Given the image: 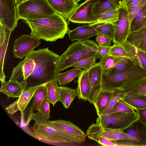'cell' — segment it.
Returning <instances> with one entry per match:
<instances>
[{
	"label": "cell",
	"mask_w": 146,
	"mask_h": 146,
	"mask_svg": "<svg viewBox=\"0 0 146 146\" xmlns=\"http://www.w3.org/2000/svg\"><path fill=\"white\" fill-rule=\"evenodd\" d=\"M111 46H98V53L103 56L109 54Z\"/></svg>",
	"instance_id": "bcb514c9"
},
{
	"label": "cell",
	"mask_w": 146,
	"mask_h": 146,
	"mask_svg": "<svg viewBox=\"0 0 146 146\" xmlns=\"http://www.w3.org/2000/svg\"><path fill=\"white\" fill-rule=\"evenodd\" d=\"M41 43L40 40L33 36L23 35L13 42V51L14 56L22 59Z\"/></svg>",
	"instance_id": "8fae6325"
},
{
	"label": "cell",
	"mask_w": 146,
	"mask_h": 146,
	"mask_svg": "<svg viewBox=\"0 0 146 146\" xmlns=\"http://www.w3.org/2000/svg\"><path fill=\"white\" fill-rule=\"evenodd\" d=\"M46 84L40 85L35 93L31 108V113L37 111L42 102L46 99Z\"/></svg>",
	"instance_id": "d6a6232c"
},
{
	"label": "cell",
	"mask_w": 146,
	"mask_h": 146,
	"mask_svg": "<svg viewBox=\"0 0 146 146\" xmlns=\"http://www.w3.org/2000/svg\"><path fill=\"white\" fill-rule=\"evenodd\" d=\"M39 86L30 87L23 90L18 98L6 108L7 112L13 114L19 111L22 114Z\"/></svg>",
	"instance_id": "5bb4252c"
},
{
	"label": "cell",
	"mask_w": 146,
	"mask_h": 146,
	"mask_svg": "<svg viewBox=\"0 0 146 146\" xmlns=\"http://www.w3.org/2000/svg\"><path fill=\"white\" fill-rule=\"evenodd\" d=\"M118 18L111 22L114 27V36L112 40L114 44L121 45L126 40L130 32L128 11L124 6L118 7Z\"/></svg>",
	"instance_id": "9c48e42d"
},
{
	"label": "cell",
	"mask_w": 146,
	"mask_h": 146,
	"mask_svg": "<svg viewBox=\"0 0 146 146\" xmlns=\"http://www.w3.org/2000/svg\"><path fill=\"white\" fill-rule=\"evenodd\" d=\"M139 118L137 112H115L98 116L96 123L102 127L111 128L123 131Z\"/></svg>",
	"instance_id": "52a82bcc"
},
{
	"label": "cell",
	"mask_w": 146,
	"mask_h": 146,
	"mask_svg": "<svg viewBox=\"0 0 146 146\" xmlns=\"http://www.w3.org/2000/svg\"><path fill=\"white\" fill-rule=\"evenodd\" d=\"M146 96V95H145Z\"/></svg>",
	"instance_id": "db71d44e"
},
{
	"label": "cell",
	"mask_w": 146,
	"mask_h": 146,
	"mask_svg": "<svg viewBox=\"0 0 146 146\" xmlns=\"http://www.w3.org/2000/svg\"><path fill=\"white\" fill-rule=\"evenodd\" d=\"M116 4L118 7L119 6V0H109Z\"/></svg>",
	"instance_id": "681fc988"
},
{
	"label": "cell",
	"mask_w": 146,
	"mask_h": 146,
	"mask_svg": "<svg viewBox=\"0 0 146 146\" xmlns=\"http://www.w3.org/2000/svg\"><path fill=\"white\" fill-rule=\"evenodd\" d=\"M30 119L35 121L32 129L35 137L39 140L57 146H74L75 144H80L38 111L31 113Z\"/></svg>",
	"instance_id": "3957f363"
},
{
	"label": "cell",
	"mask_w": 146,
	"mask_h": 146,
	"mask_svg": "<svg viewBox=\"0 0 146 146\" xmlns=\"http://www.w3.org/2000/svg\"><path fill=\"white\" fill-rule=\"evenodd\" d=\"M91 86L90 102L93 104V101L102 89L103 71L99 63L88 71Z\"/></svg>",
	"instance_id": "9a60e30c"
},
{
	"label": "cell",
	"mask_w": 146,
	"mask_h": 146,
	"mask_svg": "<svg viewBox=\"0 0 146 146\" xmlns=\"http://www.w3.org/2000/svg\"><path fill=\"white\" fill-rule=\"evenodd\" d=\"M98 32L90 24L84 25L71 31L68 33L69 39L72 41H83L96 36Z\"/></svg>",
	"instance_id": "ffe728a7"
},
{
	"label": "cell",
	"mask_w": 146,
	"mask_h": 146,
	"mask_svg": "<svg viewBox=\"0 0 146 146\" xmlns=\"http://www.w3.org/2000/svg\"><path fill=\"white\" fill-rule=\"evenodd\" d=\"M112 40L109 36L98 33L96 35V42L99 45L108 46L111 44Z\"/></svg>",
	"instance_id": "7bdbcfd3"
},
{
	"label": "cell",
	"mask_w": 146,
	"mask_h": 146,
	"mask_svg": "<svg viewBox=\"0 0 146 146\" xmlns=\"http://www.w3.org/2000/svg\"><path fill=\"white\" fill-rule=\"evenodd\" d=\"M50 104L49 101L46 99L42 102L37 110L39 113L48 119L50 117Z\"/></svg>",
	"instance_id": "b9f144b4"
},
{
	"label": "cell",
	"mask_w": 146,
	"mask_h": 146,
	"mask_svg": "<svg viewBox=\"0 0 146 146\" xmlns=\"http://www.w3.org/2000/svg\"><path fill=\"white\" fill-rule=\"evenodd\" d=\"M125 94V92L121 89H119L114 91L108 106L102 115L110 113L118 101Z\"/></svg>",
	"instance_id": "d590c367"
},
{
	"label": "cell",
	"mask_w": 146,
	"mask_h": 146,
	"mask_svg": "<svg viewBox=\"0 0 146 146\" xmlns=\"http://www.w3.org/2000/svg\"><path fill=\"white\" fill-rule=\"evenodd\" d=\"M138 64L134 60L128 58H123L118 61L108 72L107 74H115L128 71Z\"/></svg>",
	"instance_id": "83f0119b"
},
{
	"label": "cell",
	"mask_w": 146,
	"mask_h": 146,
	"mask_svg": "<svg viewBox=\"0 0 146 146\" xmlns=\"http://www.w3.org/2000/svg\"><path fill=\"white\" fill-rule=\"evenodd\" d=\"M27 0H23V1H27Z\"/></svg>",
	"instance_id": "f5cc1de1"
},
{
	"label": "cell",
	"mask_w": 146,
	"mask_h": 146,
	"mask_svg": "<svg viewBox=\"0 0 146 146\" xmlns=\"http://www.w3.org/2000/svg\"><path fill=\"white\" fill-rule=\"evenodd\" d=\"M98 46L94 41L89 40L73 43L59 56V72L70 67L73 64L85 58L95 57L98 59L102 58V56L98 52Z\"/></svg>",
	"instance_id": "277c9868"
},
{
	"label": "cell",
	"mask_w": 146,
	"mask_h": 146,
	"mask_svg": "<svg viewBox=\"0 0 146 146\" xmlns=\"http://www.w3.org/2000/svg\"><path fill=\"white\" fill-rule=\"evenodd\" d=\"M146 4V0H142L137 5L133 7L127 8L130 23L137 14Z\"/></svg>",
	"instance_id": "60d3db41"
},
{
	"label": "cell",
	"mask_w": 146,
	"mask_h": 146,
	"mask_svg": "<svg viewBox=\"0 0 146 146\" xmlns=\"http://www.w3.org/2000/svg\"><path fill=\"white\" fill-rule=\"evenodd\" d=\"M88 138L91 140H94L102 146H117L113 141L91 133H86Z\"/></svg>",
	"instance_id": "ab89813d"
},
{
	"label": "cell",
	"mask_w": 146,
	"mask_h": 146,
	"mask_svg": "<svg viewBox=\"0 0 146 146\" xmlns=\"http://www.w3.org/2000/svg\"><path fill=\"white\" fill-rule=\"evenodd\" d=\"M12 31L0 24V80L1 85L5 81L3 68L6 50Z\"/></svg>",
	"instance_id": "ac0fdd59"
},
{
	"label": "cell",
	"mask_w": 146,
	"mask_h": 146,
	"mask_svg": "<svg viewBox=\"0 0 146 146\" xmlns=\"http://www.w3.org/2000/svg\"><path fill=\"white\" fill-rule=\"evenodd\" d=\"M142 0H129L124 5L126 8L133 7L139 4Z\"/></svg>",
	"instance_id": "7dc6e473"
},
{
	"label": "cell",
	"mask_w": 146,
	"mask_h": 146,
	"mask_svg": "<svg viewBox=\"0 0 146 146\" xmlns=\"http://www.w3.org/2000/svg\"><path fill=\"white\" fill-rule=\"evenodd\" d=\"M139 117V119L146 126V108L136 110Z\"/></svg>",
	"instance_id": "f6af8a7d"
},
{
	"label": "cell",
	"mask_w": 146,
	"mask_h": 146,
	"mask_svg": "<svg viewBox=\"0 0 146 146\" xmlns=\"http://www.w3.org/2000/svg\"><path fill=\"white\" fill-rule=\"evenodd\" d=\"M56 80L50 81L46 84V99L53 106L59 101L58 86Z\"/></svg>",
	"instance_id": "4dcf8cb0"
},
{
	"label": "cell",
	"mask_w": 146,
	"mask_h": 146,
	"mask_svg": "<svg viewBox=\"0 0 146 146\" xmlns=\"http://www.w3.org/2000/svg\"><path fill=\"white\" fill-rule=\"evenodd\" d=\"M14 0H0V24L13 31L19 20Z\"/></svg>",
	"instance_id": "30bf717a"
},
{
	"label": "cell",
	"mask_w": 146,
	"mask_h": 146,
	"mask_svg": "<svg viewBox=\"0 0 146 146\" xmlns=\"http://www.w3.org/2000/svg\"><path fill=\"white\" fill-rule=\"evenodd\" d=\"M126 41L135 47L146 52V26L139 30L130 32Z\"/></svg>",
	"instance_id": "603a6c76"
},
{
	"label": "cell",
	"mask_w": 146,
	"mask_h": 146,
	"mask_svg": "<svg viewBox=\"0 0 146 146\" xmlns=\"http://www.w3.org/2000/svg\"><path fill=\"white\" fill-rule=\"evenodd\" d=\"M55 126L64 131L80 143L84 142L87 135L79 127L71 122L61 119L50 121Z\"/></svg>",
	"instance_id": "e0dca14e"
},
{
	"label": "cell",
	"mask_w": 146,
	"mask_h": 146,
	"mask_svg": "<svg viewBox=\"0 0 146 146\" xmlns=\"http://www.w3.org/2000/svg\"><path fill=\"white\" fill-rule=\"evenodd\" d=\"M24 21L31 30L30 35L40 40L55 41L63 38L70 31L68 22L56 13L47 17Z\"/></svg>",
	"instance_id": "7a4b0ae2"
},
{
	"label": "cell",
	"mask_w": 146,
	"mask_h": 146,
	"mask_svg": "<svg viewBox=\"0 0 146 146\" xmlns=\"http://www.w3.org/2000/svg\"><path fill=\"white\" fill-rule=\"evenodd\" d=\"M146 26V4L137 14L130 24V32L139 30Z\"/></svg>",
	"instance_id": "f546056e"
},
{
	"label": "cell",
	"mask_w": 146,
	"mask_h": 146,
	"mask_svg": "<svg viewBox=\"0 0 146 146\" xmlns=\"http://www.w3.org/2000/svg\"><path fill=\"white\" fill-rule=\"evenodd\" d=\"M33 50L25 57L24 60L13 68L9 80H17L19 82L24 81L31 74L36 64Z\"/></svg>",
	"instance_id": "4fadbf2b"
},
{
	"label": "cell",
	"mask_w": 146,
	"mask_h": 146,
	"mask_svg": "<svg viewBox=\"0 0 146 146\" xmlns=\"http://www.w3.org/2000/svg\"><path fill=\"white\" fill-rule=\"evenodd\" d=\"M98 0H86L79 4L76 8L68 19L74 23L79 24L93 23L98 19L92 14V9L93 5Z\"/></svg>",
	"instance_id": "7c38bea8"
},
{
	"label": "cell",
	"mask_w": 146,
	"mask_h": 146,
	"mask_svg": "<svg viewBox=\"0 0 146 146\" xmlns=\"http://www.w3.org/2000/svg\"><path fill=\"white\" fill-rule=\"evenodd\" d=\"M98 33L108 36L113 40L114 30L113 24L110 22H96L89 24Z\"/></svg>",
	"instance_id": "1f68e13d"
},
{
	"label": "cell",
	"mask_w": 146,
	"mask_h": 146,
	"mask_svg": "<svg viewBox=\"0 0 146 146\" xmlns=\"http://www.w3.org/2000/svg\"><path fill=\"white\" fill-rule=\"evenodd\" d=\"M134 111V108L120 99L117 102L110 113L117 112L128 113Z\"/></svg>",
	"instance_id": "f35d334b"
},
{
	"label": "cell",
	"mask_w": 146,
	"mask_h": 146,
	"mask_svg": "<svg viewBox=\"0 0 146 146\" xmlns=\"http://www.w3.org/2000/svg\"><path fill=\"white\" fill-rule=\"evenodd\" d=\"M95 57H91L85 58L77 61L72 64L70 67L84 68L88 71L96 64Z\"/></svg>",
	"instance_id": "8d00e7d4"
},
{
	"label": "cell",
	"mask_w": 146,
	"mask_h": 146,
	"mask_svg": "<svg viewBox=\"0 0 146 146\" xmlns=\"http://www.w3.org/2000/svg\"><path fill=\"white\" fill-rule=\"evenodd\" d=\"M59 101L64 108H69L74 100L78 96L77 89H74L64 86H58Z\"/></svg>",
	"instance_id": "cb8c5ba5"
},
{
	"label": "cell",
	"mask_w": 146,
	"mask_h": 146,
	"mask_svg": "<svg viewBox=\"0 0 146 146\" xmlns=\"http://www.w3.org/2000/svg\"><path fill=\"white\" fill-rule=\"evenodd\" d=\"M23 0H14L15 2L16 5H17L19 3L23 1Z\"/></svg>",
	"instance_id": "f907efd6"
},
{
	"label": "cell",
	"mask_w": 146,
	"mask_h": 146,
	"mask_svg": "<svg viewBox=\"0 0 146 146\" xmlns=\"http://www.w3.org/2000/svg\"><path fill=\"white\" fill-rule=\"evenodd\" d=\"M118 8L108 11L100 15L98 19L99 22L111 23L116 21L118 18Z\"/></svg>",
	"instance_id": "74e56055"
},
{
	"label": "cell",
	"mask_w": 146,
	"mask_h": 146,
	"mask_svg": "<svg viewBox=\"0 0 146 146\" xmlns=\"http://www.w3.org/2000/svg\"><path fill=\"white\" fill-rule=\"evenodd\" d=\"M18 19H39L55 13L47 0H27L16 5Z\"/></svg>",
	"instance_id": "5b68a950"
},
{
	"label": "cell",
	"mask_w": 146,
	"mask_h": 146,
	"mask_svg": "<svg viewBox=\"0 0 146 146\" xmlns=\"http://www.w3.org/2000/svg\"><path fill=\"white\" fill-rule=\"evenodd\" d=\"M119 4L120 6H123L126 3H127L129 0H119Z\"/></svg>",
	"instance_id": "c3c4849f"
},
{
	"label": "cell",
	"mask_w": 146,
	"mask_h": 146,
	"mask_svg": "<svg viewBox=\"0 0 146 146\" xmlns=\"http://www.w3.org/2000/svg\"><path fill=\"white\" fill-rule=\"evenodd\" d=\"M118 8L116 4L109 0H98L93 6L92 14L98 19L100 15L105 12Z\"/></svg>",
	"instance_id": "4316f807"
},
{
	"label": "cell",
	"mask_w": 146,
	"mask_h": 146,
	"mask_svg": "<svg viewBox=\"0 0 146 146\" xmlns=\"http://www.w3.org/2000/svg\"><path fill=\"white\" fill-rule=\"evenodd\" d=\"M109 55L119 58H128L133 59V56L121 44H115L111 46Z\"/></svg>",
	"instance_id": "e575fe53"
},
{
	"label": "cell",
	"mask_w": 146,
	"mask_h": 146,
	"mask_svg": "<svg viewBox=\"0 0 146 146\" xmlns=\"http://www.w3.org/2000/svg\"><path fill=\"white\" fill-rule=\"evenodd\" d=\"M33 51L36 64L33 73L25 81L26 88L57 81L59 72V55L48 47Z\"/></svg>",
	"instance_id": "6da1fadb"
},
{
	"label": "cell",
	"mask_w": 146,
	"mask_h": 146,
	"mask_svg": "<svg viewBox=\"0 0 146 146\" xmlns=\"http://www.w3.org/2000/svg\"><path fill=\"white\" fill-rule=\"evenodd\" d=\"M122 58L109 54L101 58L99 63L102 69L103 73L107 74L108 71Z\"/></svg>",
	"instance_id": "836d02e7"
},
{
	"label": "cell",
	"mask_w": 146,
	"mask_h": 146,
	"mask_svg": "<svg viewBox=\"0 0 146 146\" xmlns=\"http://www.w3.org/2000/svg\"><path fill=\"white\" fill-rule=\"evenodd\" d=\"M114 91L102 89L94 99L93 104L98 116L102 115L107 108L113 96Z\"/></svg>",
	"instance_id": "7402d4cb"
},
{
	"label": "cell",
	"mask_w": 146,
	"mask_h": 146,
	"mask_svg": "<svg viewBox=\"0 0 146 146\" xmlns=\"http://www.w3.org/2000/svg\"><path fill=\"white\" fill-rule=\"evenodd\" d=\"M76 1L78 2H79V1H81V0H76Z\"/></svg>",
	"instance_id": "816d5d0a"
},
{
	"label": "cell",
	"mask_w": 146,
	"mask_h": 146,
	"mask_svg": "<svg viewBox=\"0 0 146 146\" xmlns=\"http://www.w3.org/2000/svg\"><path fill=\"white\" fill-rule=\"evenodd\" d=\"M122 131L130 139L114 141L117 146H146V126L139 119Z\"/></svg>",
	"instance_id": "ba28073f"
},
{
	"label": "cell",
	"mask_w": 146,
	"mask_h": 146,
	"mask_svg": "<svg viewBox=\"0 0 146 146\" xmlns=\"http://www.w3.org/2000/svg\"><path fill=\"white\" fill-rule=\"evenodd\" d=\"M77 88L78 99L88 100L89 102L91 91V86L88 77V71L85 69L82 71L78 77Z\"/></svg>",
	"instance_id": "44dd1931"
},
{
	"label": "cell",
	"mask_w": 146,
	"mask_h": 146,
	"mask_svg": "<svg viewBox=\"0 0 146 146\" xmlns=\"http://www.w3.org/2000/svg\"><path fill=\"white\" fill-rule=\"evenodd\" d=\"M48 3L56 13L68 19L78 6L76 0H47Z\"/></svg>",
	"instance_id": "2e32d148"
},
{
	"label": "cell",
	"mask_w": 146,
	"mask_h": 146,
	"mask_svg": "<svg viewBox=\"0 0 146 146\" xmlns=\"http://www.w3.org/2000/svg\"><path fill=\"white\" fill-rule=\"evenodd\" d=\"M26 81L19 82L17 80H9L1 85L0 92L5 94L7 98H18L22 92L26 88Z\"/></svg>",
	"instance_id": "d6986e66"
},
{
	"label": "cell",
	"mask_w": 146,
	"mask_h": 146,
	"mask_svg": "<svg viewBox=\"0 0 146 146\" xmlns=\"http://www.w3.org/2000/svg\"><path fill=\"white\" fill-rule=\"evenodd\" d=\"M146 75V70L138 64L126 72L115 74L103 73L102 89L111 91L119 89L125 83L137 77Z\"/></svg>",
	"instance_id": "8992f818"
},
{
	"label": "cell",
	"mask_w": 146,
	"mask_h": 146,
	"mask_svg": "<svg viewBox=\"0 0 146 146\" xmlns=\"http://www.w3.org/2000/svg\"><path fill=\"white\" fill-rule=\"evenodd\" d=\"M128 94L146 95V77L143 81Z\"/></svg>",
	"instance_id": "ee69618b"
},
{
	"label": "cell",
	"mask_w": 146,
	"mask_h": 146,
	"mask_svg": "<svg viewBox=\"0 0 146 146\" xmlns=\"http://www.w3.org/2000/svg\"><path fill=\"white\" fill-rule=\"evenodd\" d=\"M121 99L136 110L146 108V96L140 94H128Z\"/></svg>",
	"instance_id": "484cf974"
},
{
	"label": "cell",
	"mask_w": 146,
	"mask_h": 146,
	"mask_svg": "<svg viewBox=\"0 0 146 146\" xmlns=\"http://www.w3.org/2000/svg\"><path fill=\"white\" fill-rule=\"evenodd\" d=\"M82 71L80 68H75L64 72L58 73L57 82L59 85L67 84L76 78L78 77Z\"/></svg>",
	"instance_id": "f1b7e54d"
},
{
	"label": "cell",
	"mask_w": 146,
	"mask_h": 146,
	"mask_svg": "<svg viewBox=\"0 0 146 146\" xmlns=\"http://www.w3.org/2000/svg\"><path fill=\"white\" fill-rule=\"evenodd\" d=\"M121 45L133 56L137 64L146 70V52L135 47L126 40Z\"/></svg>",
	"instance_id": "d4e9b609"
}]
</instances>
